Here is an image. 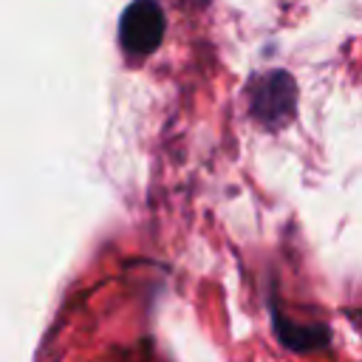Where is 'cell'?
I'll return each mask as SVG.
<instances>
[{"instance_id": "1", "label": "cell", "mask_w": 362, "mask_h": 362, "mask_svg": "<svg viewBox=\"0 0 362 362\" xmlns=\"http://www.w3.org/2000/svg\"><path fill=\"white\" fill-rule=\"evenodd\" d=\"M164 37V11L158 0H133L119 23V42L130 57H147Z\"/></svg>"}, {"instance_id": "3", "label": "cell", "mask_w": 362, "mask_h": 362, "mask_svg": "<svg viewBox=\"0 0 362 362\" xmlns=\"http://www.w3.org/2000/svg\"><path fill=\"white\" fill-rule=\"evenodd\" d=\"M272 325H274V334H277L280 345L294 351V354L320 351L331 342L328 325H322V322H297L288 314H283L274 300H272Z\"/></svg>"}, {"instance_id": "2", "label": "cell", "mask_w": 362, "mask_h": 362, "mask_svg": "<svg viewBox=\"0 0 362 362\" xmlns=\"http://www.w3.org/2000/svg\"><path fill=\"white\" fill-rule=\"evenodd\" d=\"M249 99L255 119H260L266 127H280L297 107V85L286 71H272L255 79Z\"/></svg>"}]
</instances>
